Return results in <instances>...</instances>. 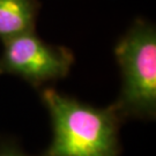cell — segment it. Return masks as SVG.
Wrapping results in <instances>:
<instances>
[{
	"instance_id": "2",
	"label": "cell",
	"mask_w": 156,
	"mask_h": 156,
	"mask_svg": "<svg viewBox=\"0 0 156 156\" xmlns=\"http://www.w3.org/2000/svg\"><path fill=\"white\" fill-rule=\"evenodd\" d=\"M122 88L111 104L122 120H154L156 117V31L138 21L117 43Z\"/></svg>"
},
{
	"instance_id": "5",
	"label": "cell",
	"mask_w": 156,
	"mask_h": 156,
	"mask_svg": "<svg viewBox=\"0 0 156 156\" xmlns=\"http://www.w3.org/2000/svg\"><path fill=\"white\" fill-rule=\"evenodd\" d=\"M0 156H31L27 154L13 139L0 138Z\"/></svg>"
},
{
	"instance_id": "4",
	"label": "cell",
	"mask_w": 156,
	"mask_h": 156,
	"mask_svg": "<svg viewBox=\"0 0 156 156\" xmlns=\"http://www.w3.org/2000/svg\"><path fill=\"white\" fill-rule=\"evenodd\" d=\"M37 6L34 0H0V39L34 31Z\"/></svg>"
},
{
	"instance_id": "1",
	"label": "cell",
	"mask_w": 156,
	"mask_h": 156,
	"mask_svg": "<svg viewBox=\"0 0 156 156\" xmlns=\"http://www.w3.org/2000/svg\"><path fill=\"white\" fill-rule=\"evenodd\" d=\"M38 91L52 127L42 156H122L119 128L124 122L111 104L97 108L50 86Z\"/></svg>"
},
{
	"instance_id": "3",
	"label": "cell",
	"mask_w": 156,
	"mask_h": 156,
	"mask_svg": "<svg viewBox=\"0 0 156 156\" xmlns=\"http://www.w3.org/2000/svg\"><path fill=\"white\" fill-rule=\"evenodd\" d=\"M73 62L68 49L48 44L29 31L4 42L0 74L15 75L35 88H42L66 78Z\"/></svg>"
}]
</instances>
